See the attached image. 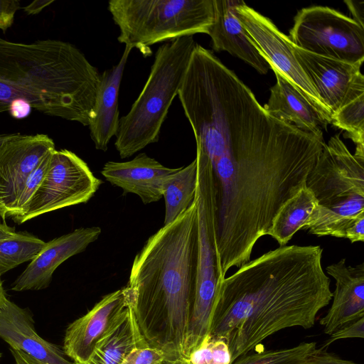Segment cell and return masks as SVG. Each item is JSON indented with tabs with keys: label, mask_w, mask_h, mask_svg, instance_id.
Returning <instances> with one entry per match:
<instances>
[{
	"label": "cell",
	"mask_w": 364,
	"mask_h": 364,
	"mask_svg": "<svg viewBox=\"0 0 364 364\" xmlns=\"http://www.w3.org/2000/svg\"><path fill=\"white\" fill-rule=\"evenodd\" d=\"M301 68L321 100L336 112L352 97L354 89L363 81L362 63H350L305 51L292 43Z\"/></svg>",
	"instance_id": "4fadbf2b"
},
{
	"label": "cell",
	"mask_w": 364,
	"mask_h": 364,
	"mask_svg": "<svg viewBox=\"0 0 364 364\" xmlns=\"http://www.w3.org/2000/svg\"><path fill=\"white\" fill-rule=\"evenodd\" d=\"M31 109L32 107L28 102L23 99H18L11 103L8 111L14 118L21 119L28 116Z\"/></svg>",
	"instance_id": "836d02e7"
},
{
	"label": "cell",
	"mask_w": 364,
	"mask_h": 364,
	"mask_svg": "<svg viewBox=\"0 0 364 364\" xmlns=\"http://www.w3.org/2000/svg\"><path fill=\"white\" fill-rule=\"evenodd\" d=\"M316 348V342H302L291 348L247 353L231 364H306Z\"/></svg>",
	"instance_id": "4316f807"
},
{
	"label": "cell",
	"mask_w": 364,
	"mask_h": 364,
	"mask_svg": "<svg viewBox=\"0 0 364 364\" xmlns=\"http://www.w3.org/2000/svg\"><path fill=\"white\" fill-rule=\"evenodd\" d=\"M7 299L6 294L4 289L3 282L0 275V311Z\"/></svg>",
	"instance_id": "ab89813d"
},
{
	"label": "cell",
	"mask_w": 364,
	"mask_h": 364,
	"mask_svg": "<svg viewBox=\"0 0 364 364\" xmlns=\"http://www.w3.org/2000/svg\"><path fill=\"white\" fill-rule=\"evenodd\" d=\"M331 124L345 131L355 144V156L364 159V93L345 103L331 115Z\"/></svg>",
	"instance_id": "484cf974"
},
{
	"label": "cell",
	"mask_w": 364,
	"mask_h": 364,
	"mask_svg": "<svg viewBox=\"0 0 364 364\" xmlns=\"http://www.w3.org/2000/svg\"><path fill=\"white\" fill-rule=\"evenodd\" d=\"M160 364H190L188 360L183 357L168 358Z\"/></svg>",
	"instance_id": "f35d334b"
},
{
	"label": "cell",
	"mask_w": 364,
	"mask_h": 364,
	"mask_svg": "<svg viewBox=\"0 0 364 364\" xmlns=\"http://www.w3.org/2000/svg\"><path fill=\"white\" fill-rule=\"evenodd\" d=\"M1 357H2V353H0V359L1 358Z\"/></svg>",
	"instance_id": "b9f144b4"
},
{
	"label": "cell",
	"mask_w": 364,
	"mask_h": 364,
	"mask_svg": "<svg viewBox=\"0 0 364 364\" xmlns=\"http://www.w3.org/2000/svg\"><path fill=\"white\" fill-rule=\"evenodd\" d=\"M289 38L294 46L311 53L350 63L364 61V28L328 6H314L298 11Z\"/></svg>",
	"instance_id": "9c48e42d"
},
{
	"label": "cell",
	"mask_w": 364,
	"mask_h": 364,
	"mask_svg": "<svg viewBox=\"0 0 364 364\" xmlns=\"http://www.w3.org/2000/svg\"><path fill=\"white\" fill-rule=\"evenodd\" d=\"M31 311L7 299L0 311V338L10 348L30 355L41 364H75L59 346L36 332Z\"/></svg>",
	"instance_id": "e0dca14e"
},
{
	"label": "cell",
	"mask_w": 364,
	"mask_h": 364,
	"mask_svg": "<svg viewBox=\"0 0 364 364\" xmlns=\"http://www.w3.org/2000/svg\"><path fill=\"white\" fill-rule=\"evenodd\" d=\"M53 1V0H36L24 7L23 9L28 14H36L40 13Z\"/></svg>",
	"instance_id": "d590c367"
},
{
	"label": "cell",
	"mask_w": 364,
	"mask_h": 364,
	"mask_svg": "<svg viewBox=\"0 0 364 364\" xmlns=\"http://www.w3.org/2000/svg\"><path fill=\"white\" fill-rule=\"evenodd\" d=\"M179 168L164 166L141 153L128 161H107L101 173L112 185L122 188L124 194H136L144 204H149L163 197L166 179Z\"/></svg>",
	"instance_id": "2e32d148"
},
{
	"label": "cell",
	"mask_w": 364,
	"mask_h": 364,
	"mask_svg": "<svg viewBox=\"0 0 364 364\" xmlns=\"http://www.w3.org/2000/svg\"><path fill=\"white\" fill-rule=\"evenodd\" d=\"M235 14L246 36L270 68L289 80L315 108L321 118L331 124V110L321 100L294 55L292 43L267 17L238 1Z\"/></svg>",
	"instance_id": "8fae6325"
},
{
	"label": "cell",
	"mask_w": 364,
	"mask_h": 364,
	"mask_svg": "<svg viewBox=\"0 0 364 364\" xmlns=\"http://www.w3.org/2000/svg\"><path fill=\"white\" fill-rule=\"evenodd\" d=\"M45 245L46 242L27 232H16L0 240V275L22 263L31 262Z\"/></svg>",
	"instance_id": "d4e9b609"
},
{
	"label": "cell",
	"mask_w": 364,
	"mask_h": 364,
	"mask_svg": "<svg viewBox=\"0 0 364 364\" xmlns=\"http://www.w3.org/2000/svg\"><path fill=\"white\" fill-rule=\"evenodd\" d=\"M190 364H231V355L226 341L207 335L187 358Z\"/></svg>",
	"instance_id": "83f0119b"
},
{
	"label": "cell",
	"mask_w": 364,
	"mask_h": 364,
	"mask_svg": "<svg viewBox=\"0 0 364 364\" xmlns=\"http://www.w3.org/2000/svg\"><path fill=\"white\" fill-rule=\"evenodd\" d=\"M168 358L173 357L159 348L150 346L137 347L121 364H160Z\"/></svg>",
	"instance_id": "f546056e"
},
{
	"label": "cell",
	"mask_w": 364,
	"mask_h": 364,
	"mask_svg": "<svg viewBox=\"0 0 364 364\" xmlns=\"http://www.w3.org/2000/svg\"><path fill=\"white\" fill-rule=\"evenodd\" d=\"M306 364H358L350 360H344L335 354L326 352L321 348H316L309 357Z\"/></svg>",
	"instance_id": "d6a6232c"
},
{
	"label": "cell",
	"mask_w": 364,
	"mask_h": 364,
	"mask_svg": "<svg viewBox=\"0 0 364 364\" xmlns=\"http://www.w3.org/2000/svg\"><path fill=\"white\" fill-rule=\"evenodd\" d=\"M54 150L48 153L31 173L19 196L16 198L9 217L14 218L22 213L23 209L43 181L50 164L52 152Z\"/></svg>",
	"instance_id": "f1b7e54d"
},
{
	"label": "cell",
	"mask_w": 364,
	"mask_h": 364,
	"mask_svg": "<svg viewBox=\"0 0 364 364\" xmlns=\"http://www.w3.org/2000/svg\"><path fill=\"white\" fill-rule=\"evenodd\" d=\"M20 9L18 0H0V29L6 31L14 23L16 11Z\"/></svg>",
	"instance_id": "1f68e13d"
},
{
	"label": "cell",
	"mask_w": 364,
	"mask_h": 364,
	"mask_svg": "<svg viewBox=\"0 0 364 364\" xmlns=\"http://www.w3.org/2000/svg\"><path fill=\"white\" fill-rule=\"evenodd\" d=\"M149 346L137 326L134 311L126 307L95 344L85 364H121L136 348Z\"/></svg>",
	"instance_id": "7402d4cb"
},
{
	"label": "cell",
	"mask_w": 364,
	"mask_h": 364,
	"mask_svg": "<svg viewBox=\"0 0 364 364\" xmlns=\"http://www.w3.org/2000/svg\"><path fill=\"white\" fill-rule=\"evenodd\" d=\"M17 133L0 134V145L4 141L13 138Z\"/></svg>",
	"instance_id": "60d3db41"
},
{
	"label": "cell",
	"mask_w": 364,
	"mask_h": 364,
	"mask_svg": "<svg viewBox=\"0 0 364 364\" xmlns=\"http://www.w3.org/2000/svg\"><path fill=\"white\" fill-rule=\"evenodd\" d=\"M129 306L123 288L109 293L66 328L63 351L75 364H85L114 319Z\"/></svg>",
	"instance_id": "9a60e30c"
},
{
	"label": "cell",
	"mask_w": 364,
	"mask_h": 364,
	"mask_svg": "<svg viewBox=\"0 0 364 364\" xmlns=\"http://www.w3.org/2000/svg\"><path fill=\"white\" fill-rule=\"evenodd\" d=\"M316 205L314 193L305 185L280 208L267 235L285 246L296 232L304 229Z\"/></svg>",
	"instance_id": "603a6c76"
},
{
	"label": "cell",
	"mask_w": 364,
	"mask_h": 364,
	"mask_svg": "<svg viewBox=\"0 0 364 364\" xmlns=\"http://www.w3.org/2000/svg\"><path fill=\"white\" fill-rule=\"evenodd\" d=\"M339 136L326 143L306 178L317 205L304 229L318 236L346 238L349 228L364 217V159L352 154Z\"/></svg>",
	"instance_id": "5b68a950"
},
{
	"label": "cell",
	"mask_w": 364,
	"mask_h": 364,
	"mask_svg": "<svg viewBox=\"0 0 364 364\" xmlns=\"http://www.w3.org/2000/svg\"><path fill=\"white\" fill-rule=\"evenodd\" d=\"M197 186L195 201L198 222L196 288L190 312L183 354L188 356L208 335L211 314L222 274L215 238V193L211 165L196 154Z\"/></svg>",
	"instance_id": "ba28073f"
},
{
	"label": "cell",
	"mask_w": 364,
	"mask_h": 364,
	"mask_svg": "<svg viewBox=\"0 0 364 364\" xmlns=\"http://www.w3.org/2000/svg\"><path fill=\"white\" fill-rule=\"evenodd\" d=\"M198 258L193 203L150 236L135 256L123 287L147 346L183 357L193 301Z\"/></svg>",
	"instance_id": "3957f363"
},
{
	"label": "cell",
	"mask_w": 364,
	"mask_h": 364,
	"mask_svg": "<svg viewBox=\"0 0 364 364\" xmlns=\"http://www.w3.org/2000/svg\"><path fill=\"white\" fill-rule=\"evenodd\" d=\"M132 49L130 46H125L119 63L100 74L88 126L91 139L97 150L106 151L110 139L117 132L119 124V87L127 59Z\"/></svg>",
	"instance_id": "d6986e66"
},
{
	"label": "cell",
	"mask_w": 364,
	"mask_h": 364,
	"mask_svg": "<svg viewBox=\"0 0 364 364\" xmlns=\"http://www.w3.org/2000/svg\"><path fill=\"white\" fill-rule=\"evenodd\" d=\"M100 74L74 45L0 38V113L23 99L52 117L89 126Z\"/></svg>",
	"instance_id": "277c9868"
},
{
	"label": "cell",
	"mask_w": 364,
	"mask_h": 364,
	"mask_svg": "<svg viewBox=\"0 0 364 364\" xmlns=\"http://www.w3.org/2000/svg\"><path fill=\"white\" fill-rule=\"evenodd\" d=\"M239 0H213L214 19L208 35L215 51H227L255 68L266 74L270 68L255 46L235 14Z\"/></svg>",
	"instance_id": "ffe728a7"
},
{
	"label": "cell",
	"mask_w": 364,
	"mask_h": 364,
	"mask_svg": "<svg viewBox=\"0 0 364 364\" xmlns=\"http://www.w3.org/2000/svg\"><path fill=\"white\" fill-rule=\"evenodd\" d=\"M55 149L43 134H16L0 145V218L4 221L24 183L43 158Z\"/></svg>",
	"instance_id": "7c38bea8"
},
{
	"label": "cell",
	"mask_w": 364,
	"mask_h": 364,
	"mask_svg": "<svg viewBox=\"0 0 364 364\" xmlns=\"http://www.w3.org/2000/svg\"><path fill=\"white\" fill-rule=\"evenodd\" d=\"M102 183L75 153L68 149H55L38 188L22 213L12 219L21 224L55 210L85 203Z\"/></svg>",
	"instance_id": "30bf717a"
},
{
	"label": "cell",
	"mask_w": 364,
	"mask_h": 364,
	"mask_svg": "<svg viewBox=\"0 0 364 364\" xmlns=\"http://www.w3.org/2000/svg\"><path fill=\"white\" fill-rule=\"evenodd\" d=\"M274 73L277 81L270 89L265 110L304 132L323 136L322 128H326L327 123L296 87L277 72Z\"/></svg>",
	"instance_id": "44dd1931"
},
{
	"label": "cell",
	"mask_w": 364,
	"mask_h": 364,
	"mask_svg": "<svg viewBox=\"0 0 364 364\" xmlns=\"http://www.w3.org/2000/svg\"><path fill=\"white\" fill-rule=\"evenodd\" d=\"M108 10L118 41L145 57L156 43L208 34L214 19L213 0H110Z\"/></svg>",
	"instance_id": "52a82bcc"
},
{
	"label": "cell",
	"mask_w": 364,
	"mask_h": 364,
	"mask_svg": "<svg viewBox=\"0 0 364 364\" xmlns=\"http://www.w3.org/2000/svg\"><path fill=\"white\" fill-rule=\"evenodd\" d=\"M193 132L211 165L215 226L222 274L250 260L283 204L306 185L326 144L270 115L249 90L218 96Z\"/></svg>",
	"instance_id": "6da1fadb"
},
{
	"label": "cell",
	"mask_w": 364,
	"mask_h": 364,
	"mask_svg": "<svg viewBox=\"0 0 364 364\" xmlns=\"http://www.w3.org/2000/svg\"><path fill=\"white\" fill-rule=\"evenodd\" d=\"M336 281L332 304L319 321L323 332L331 335L342 326L364 317V263L348 266L346 259L326 267Z\"/></svg>",
	"instance_id": "ac0fdd59"
},
{
	"label": "cell",
	"mask_w": 364,
	"mask_h": 364,
	"mask_svg": "<svg viewBox=\"0 0 364 364\" xmlns=\"http://www.w3.org/2000/svg\"><path fill=\"white\" fill-rule=\"evenodd\" d=\"M344 2L352 15L351 18L364 28V1L363 0H346Z\"/></svg>",
	"instance_id": "e575fe53"
},
{
	"label": "cell",
	"mask_w": 364,
	"mask_h": 364,
	"mask_svg": "<svg viewBox=\"0 0 364 364\" xmlns=\"http://www.w3.org/2000/svg\"><path fill=\"white\" fill-rule=\"evenodd\" d=\"M197 186V162L195 159L186 166L180 167L165 181L163 198L165 201L164 225L172 223L194 202Z\"/></svg>",
	"instance_id": "cb8c5ba5"
},
{
	"label": "cell",
	"mask_w": 364,
	"mask_h": 364,
	"mask_svg": "<svg viewBox=\"0 0 364 364\" xmlns=\"http://www.w3.org/2000/svg\"><path fill=\"white\" fill-rule=\"evenodd\" d=\"M10 351L15 359L16 364H41L23 351L11 348Z\"/></svg>",
	"instance_id": "8d00e7d4"
},
{
	"label": "cell",
	"mask_w": 364,
	"mask_h": 364,
	"mask_svg": "<svg viewBox=\"0 0 364 364\" xmlns=\"http://www.w3.org/2000/svg\"><path fill=\"white\" fill-rule=\"evenodd\" d=\"M319 245L280 246L220 282L208 335L224 339L233 362L291 327H313L332 299Z\"/></svg>",
	"instance_id": "7a4b0ae2"
},
{
	"label": "cell",
	"mask_w": 364,
	"mask_h": 364,
	"mask_svg": "<svg viewBox=\"0 0 364 364\" xmlns=\"http://www.w3.org/2000/svg\"><path fill=\"white\" fill-rule=\"evenodd\" d=\"M192 36L159 46L149 77L129 112L119 119L114 146L121 159L159 141L169 107L181 88L193 51Z\"/></svg>",
	"instance_id": "8992f818"
},
{
	"label": "cell",
	"mask_w": 364,
	"mask_h": 364,
	"mask_svg": "<svg viewBox=\"0 0 364 364\" xmlns=\"http://www.w3.org/2000/svg\"><path fill=\"white\" fill-rule=\"evenodd\" d=\"M101 228L97 226L80 228L46 242L38 255L13 283L16 291L46 289L55 270L70 257L83 252L96 241Z\"/></svg>",
	"instance_id": "5bb4252c"
},
{
	"label": "cell",
	"mask_w": 364,
	"mask_h": 364,
	"mask_svg": "<svg viewBox=\"0 0 364 364\" xmlns=\"http://www.w3.org/2000/svg\"><path fill=\"white\" fill-rule=\"evenodd\" d=\"M330 338L320 348L326 350L331 343L336 341L344 338H364V317L346 323L330 335Z\"/></svg>",
	"instance_id": "4dcf8cb0"
},
{
	"label": "cell",
	"mask_w": 364,
	"mask_h": 364,
	"mask_svg": "<svg viewBox=\"0 0 364 364\" xmlns=\"http://www.w3.org/2000/svg\"><path fill=\"white\" fill-rule=\"evenodd\" d=\"M16 232L15 227L9 226L5 222L0 223V240L8 238Z\"/></svg>",
	"instance_id": "74e56055"
}]
</instances>
